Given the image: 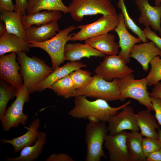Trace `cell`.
Instances as JSON below:
<instances>
[{
    "instance_id": "obj_1",
    "label": "cell",
    "mask_w": 161,
    "mask_h": 161,
    "mask_svg": "<svg viewBox=\"0 0 161 161\" xmlns=\"http://www.w3.org/2000/svg\"><path fill=\"white\" fill-rule=\"evenodd\" d=\"M74 97V106L68 112L69 115L77 119H86L89 116H93L98 118L101 122H108L112 117L131 102L129 101L121 106L114 107L111 106L107 101L102 99L91 101L83 95Z\"/></svg>"
},
{
    "instance_id": "obj_2",
    "label": "cell",
    "mask_w": 161,
    "mask_h": 161,
    "mask_svg": "<svg viewBox=\"0 0 161 161\" xmlns=\"http://www.w3.org/2000/svg\"><path fill=\"white\" fill-rule=\"evenodd\" d=\"M16 53L20 65L23 85L30 93L36 92L38 85L54 69L37 57H29L22 51Z\"/></svg>"
},
{
    "instance_id": "obj_3",
    "label": "cell",
    "mask_w": 161,
    "mask_h": 161,
    "mask_svg": "<svg viewBox=\"0 0 161 161\" xmlns=\"http://www.w3.org/2000/svg\"><path fill=\"white\" fill-rule=\"evenodd\" d=\"M77 27L72 25L64 29L59 30L52 38L42 42L27 41L30 48L37 47L46 51L51 60L52 67L54 70L59 66L65 60L64 56L65 48L67 42L71 41L73 33H69Z\"/></svg>"
},
{
    "instance_id": "obj_4",
    "label": "cell",
    "mask_w": 161,
    "mask_h": 161,
    "mask_svg": "<svg viewBox=\"0 0 161 161\" xmlns=\"http://www.w3.org/2000/svg\"><path fill=\"white\" fill-rule=\"evenodd\" d=\"M117 80L120 92L119 100L123 102L127 98H132L145 106L147 109L154 111L149 93L147 91L145 78L136 80L134 74L131 73Z\"/></svg>"
},
{
    "instance_id": "obj_5",
    "label": "cell",
    "mask_w": 161,
    "mask_h": 161,
    "mask_svg": "<svg viewBox=\"0 0 161 161\" xmlns=\"http://www.w3.org/2000/svg\"><path fill=\"white\" fill-rule=\"evenodd\" d=\"M79 95L102 99L107 101L119 100L120 92L117 79L109 81L95 74L93 76L92 80L88 85L75 89L73 97Z\"/></svg>"
},
{
    "instance_id": "obj_6",
    "label": "cell",
    "mask_w": 161,
    "mask_h": 161,
    "mask_svg": "<svg viewBox=\"0 0 161 161\" xmlns=\"http://www.w3.org/2000/svg\"><path fill=\"white\" fill-rule=\"evenodd\" d=\"M109 133L106 122H89L85 129V141L86 146V161H100L106 158L103 145L106 136Z\"/></svg>"
},
{
    "instance_id": "obj_7",
    "label": "cell",
    "mask_w": 161,
    "mask_h": 161,
    "mask_svg": "<svg viewBox=\"0 0 161 161\" xmlns=\"http://www.w3.org/2000/svg\"><path fill=\"white\" fill-rule=\"evenodd\" d=\"M68 7L72 18L78 22L82 21L86 16L117 14L115 7L109 0H72Z\"/></svg>"
},
{
    "instance_id": "obj_8",
    "label": "cell",
    "mask_w": 161,
    "mask_h": 161,
    "mask_svg": "<svg viewBox=\"0 0 161 161\" xmlns=\"http://www.w3.org/2000/svg\"><path fill=\"white\" fill-rule=\"evenodd\" d=\"M30 93L24 85L18 89L16 99L6 109L4 115L0 118L2 130L5 132L12 128L18 127L19 125H25L28 115L23 113L24 103L30 100Z\"/></svg>"
},
{
    "instance_id": "obj_9",
    "label": "cell",
    "mask_w": 161,
    "mask_h": 161,
    "mask_svg": "<svg viewBox=\"0 0 161 161\" xmlns=\"http://www.w3.org/2000/svg\"><path fill=\"white\" fill-rule=\"evenodd\" d=\"M119 23L117 14L114 15H103L95 21L80 25L77 28L80 30L73 33L71 41L85 40L93 37L107 33L114 30Z\"/></svg>"
},
{
    "instance_id": "obj_10",
    "label": "cell",
    "mask_w": 161,
    "mask_h": 161,
    "mask_svg": "<svg viewBox=\"0 0 161 161\" xmlns=\"http://www.w3.org/2000/svg\"><path fill=\"white\" fill-rule=\"evenodd\" d=\"M127 62L116 55L105 56L95 69L96 74L110 81L121 78L132 73L134 71L126 65Z\"/></svg>"
},
{
    "instance_id": "obj_11",
    "label": "cell",
    "mask_w": 161,
    "mask_h": 161,
    "mask_svg": "<svg viewBox=\"0 0 161 161\" xmlns=\"http://www.w3.org/2000/svg\"><path fill=\"white\" fill-rule=\"evenodd\" d=\"M127 105L108 121V134L114 136L126 130L138 131L140 129L133 109Z\"/></svg>"
},
{
    "instance_id": "obj_12",
    "label": "cell",
    "mask_w": 161,
    "mask_h": 161,
    "mask_svg": "<svg viewBox=\"0 0 161 161\" xmlns=\"http://www.w3.org/2000/svg\"><path fill=\"white\" fill-rule=\"evenodd\" d=\"M16 52L2 55L0 57V78L15 87L18 89L23 86L22 78L19 73L21 67L17 59Z\"/></svg>"
},
{
    "instance_id": "obj_13",
    "label": "cell",
    "mask_w": 161,
    "mask_h": 161,
    "mask_svg": "<svg viewBox=\"0 0 161 161\" xmlns=\"http://www.w3.org/2000/svg\"><path fill=\"white\" fill-rule=\"evenodd\" d=\"M149 1L135 0L140 13L138 22L145 27L150 26L154 31L159 32L161 37V4L153 6Z\"/></svg>"
},
{
    "instance_id": "obj_14",
    "label": "cell",
    "mask_w": 161,
    "mask_h": 161,
    "mask_svg": "<svg viewBox=\"0 0 161 161\" xmlns=\"http://www.w3.org/2000/svg\"><path fill=\"white\" fill-rule=\"evenodd\" d=\"M125 131L114 136L107 134L104 145L108 151L110 161H130L127 148Z\"/></svg>"
},
{
    "instance_id": "obj_15",
    "label": "cell",
    "mask_w": 161,
    "mask_h": 161,
    "mask_svg": "<svg viewBox=\"0 0 161 161\" xmlns=\"http://www.w3.org/2000/svg\"><path fill=\"white\" fill-rule=\"evenodd\" d=\"M119 24L114 30L119 38V44L121 50L118 52L120 56L127 63L130 62V52L133 46L141 41L131 35L126 27L122 13H119Z\"/></svg>"
},
{
    "instance_id": "obj_16",
    "label": "cell",
    "mask_w": 161,
    "mask_h": 161,
    "mask_svg": "<svg viewBox=\"0 0 161 161\" xmlns=\"http://www.w3.org/2000/svg\"><path fill=\"white\" fill-rule=\"evenodd\" d=\"M40 124L39 119H35L29 124L26 132L23 135L11 140L2 138L0 142L3 144L12 145L14 154L20 152L24 148L33 145L35 143L38 139V130Z\"/></svg>"
},
{
    "instance_id": "obj_17",
    "label": "cell",
    "mask_w": 161,
    "mask_h": 161,
    "mask_svg": "<svg viewBox=\"0 0 161 161\" xmlns=\"http://www.w3.org/2000/svg\"><path fill=\"white\" fill-rule=\"evenodd\" d=\"M157 56L161 57V50L152 41L135 44L131 49L130 54V57L139 62L145 72L148 70V65L151 61Z\"/></svg>"
},
{
    "instance_id": "obj_18",
    "label": "cell",
    "mask_w": 161,
    "mask_h": 161,
    "mask_svg": "<svg viewBox=\"0 0 161 161\" xmlns=\"http://www.w3.org/2000/svg\"><path fill=\"white\" fill-rule=\"evenodd\" d=\"M105 56V54L85 43H69L65 46V60L71 62L78 61L83 57L89 58L91 56L103 57Z\"/></svg>"
},
{
    "instance_id": "obj_19",
    "label": "cell",
    "mask_w": 161,
    "mask_h": 161,
    "mask_svg": "<svg viewBox=\"0 0 161 161\" xmlns=\"http://www.w3.org/2000/svg\"><path fill=\"white\" fill-rule=\"evenodd\" d=\"M86 66V64L77 61L68 62L62 66L57 67L38 85L36 92H41L49 88L56 81L69 75L72 72Z\"/></svg>"
},
{
    "instance_id": "obj_20",
    "label": "cell",
    "mask_w": 161,
    "mask_h": 161,
    "mask_svg": "<svg viewBox=\"0 0 161 161\" xmlns=\"http://www.w3.org/2000/svg\"><path fill=\"white\" fill-rule=\"evenodd\" d=\"M25 30L27 41H33L38 42L52 38L59 30L57 21L40 26L32 25Z\"/></svg>"
},
{
    "instance_id": "obj_21",
    "label": "cell",
    "mask_w": 161,
    "mask_h": 161,
    "mask_svg": "<svg viewBox=\"0 0 161 161\" xmlns=\"http://www.w3.org/2000/svg\"><path fill=\"white\" fill-rule=\"evenodd\" d=\"M151 111L147 109L138 112L135 114L137 122L140 130V133L143 137L158 140L156 130L160 129V125Z\"/></svg>"
},
{
    "instance_id": "obj_22",
    "label": "cell",
    "mask_w": 161,
    "mask_h": 161,
    "mask_svg": "<svg viewBox=\"0 0 161 161\" xmlns=\"http://www.w3.org/2000/svg\"><path fill=\"white\" fill-rule=\"evenodd\" d=\"M47 140V134L44 131H38V139L33 145L27 146L21 151L18 156L16 157H5L7 161H34L42 153Z\"/></svg>"
},
{
    "instance_id": "obj_23",
    "label": "cell",
    "mask_w": 161,
    "mask_h": 161,
    "mask_svg": "<svg viewBox=\"0 0 161 161\" xmlns=\"http://www.w3.org/2000/svg\"><path fill=\"white\" fill-rule=\"evenodd\" d=\"M115 38L114 34L107 33L86 39L85 43L105 55H115L118 54L120 47Z\"/></svg>"
},
{
    "instance_id": "obj_24",
    "label": "cell",
    "mask_w": 161,
    "mask_h": 161,
    "mask_svg": "<svg viewBox=\"0 0 161 161\" xmlns=\"http://www.w3.org/2000/svg\"><path fill=\"white\" fill-rule=\"evenodd\" d=\"M30 14L22 16L21 20L25 30L31 26H40L60 19L62 14L59 11L43 10Z\"/></svg>"
},
{
    "instance_id": "obj_25",
    "label": "cell",
    "mask_w": 161,
    "mask_h": 161,
    "mask_svg": "<svg viewBox=\"0 0 161 161\" xmlns=\"http://www.w3.org/2000/svg\"><path fill=\"white\" fill-rule=\"evenodd\" d=\"M29 43L16 35L7 31L0 37V55L9 52H28Z\"/></svg>"
},
{
    "instance_id": "obj_26",
    "label": "cell",
    "mask_w": 161,
    "mask_h": 161,
    "mask_svg": "<svg viewBox=\"0 0 161 161\" xmlns=\"http://www.w3.org/2000/svg\"><path fill=\"white\" fill-rule=\"evenodd\" d=\"M23 16L19 11L0 10V19L5 24L7 32L14 34L26 41L25 30L21 17Z\"/></svg>"
},
{
    "instance_id": "obj_27",
    "label": "cell",
    "mask_w": 161,
    "mask_h": 161,
    "mask_svg": "<svg viewBox=\"0 0 161 161\" xmlns=\"http://www.w3.org/2000/svg\"><path fill=\"white\" fill-rule=\"evenodd\" d=\"M43 10L59 11L64 13H70L69 8L63 4L61 0H27V15Z\"/></svg>"
},
{
    "instance_id": "obj_28",
    "label": "cell",
    "mask_w": 161,
    "mask_h": 161,
    "mask_svg": "<svg viewBox=\"0 0 161 161\" xmlns=\"http://www.w3.org/2000/svg\"><path fill=\"white\" fill-rule=\"evenodd\" d=\"M142 137L138 131L127 132L126 145L130 161H146L142 149Z\"/></svg>"
},
{
    "instance_id": "obj_29",
    "label": "cell",
    "mask_w": 161,
    "mask_h": 161,
    "mask_svg": "<svg viewBox=\"0 0 161 161\" xmlns=\"http://www.w3.org/2000/svg\"><path fill=\"white\" fill-rule=\"evenodd\" d=\"M49 88L58 96L65 99L73 97L75 89L69 74L56 81Z\"/></svg>"
},
{
    "instance_id": "obj_30",
    "label": "cell",
    "mask_w": 161,
    "mask_h": 161,
    "mask_svg": "<svg viewBox=\"0 0 161 161\" xmlns=\"http://www.w3.org/2000/svg\"><path fill=\"white\" fill-rule=\"evenodd\" d=\"M18 89L9 83L1 80L0 81V118L4 115L10 100L17 95Z\"/></svg>"
},
{
    "instance_id": "obj_31",
    "label": "cell",
    "mask_w": 161,
    "mask_h": 161,
    "mask_svg": "<svg viewBox=\"0 0 161 161\" xmlns=\"http://www.w3.org/2000/svg\"><path fill=\"white\" fill-rule=\"evenodd\" d=\"M117 6L120 9L125 26L134 33L136 35L141 41L143 42H148V39L145 37L143 30L138 26L130 16L125 5L124 0H118Z\"/></svg>"
},
{
    "instance_id": "obj_32",
    "label": "cell",
    "mask_w": 161,
    "mask_h": 161,
    "mask_svg": "<svg viewBox=\"0 0 161 161\" xmlns=\"http://www.w3.org/2000/svg\"><path fill=\"white\" fill-rule=\"evenodd\" d=\"M151 69L145 77L147 85H154L161 80V59L158 56L154 57L150 61Z\"/></svg>"
},
{
    "instance_id": "obj_33",
    "label": "cell",
    "mask_w": 161,
    "mask_h": 161,
    "mask_svg": "<svg viewBox=\"0 0 161 161\" xmlns=\"http://www.w3.org/2000/svg\"><path fill=\"white\" fill-rule=\"evenodd\" d=\"M75 89L84 87L89 84L93 79L90 72L79 68L69 74Z\"/></svg>"
},
{
    "instance_id": "obj_34",
    "label": "cell",
    "mask_w": 161,
    "mask_h": 161,
    "mask_svg": "<svg viewBox=\"0 0 161 161\" xmlns=\"http://www.w3.org/2000/svg\"><path fill=\"white\" fill-rule=\"evenodd\" d=\"M142 146L143 152L146 157L150 153L161 148L157 140L146 137L143 138Z\"/></svg>"
},
{
    "instance_id": "obj_35",
    "label": "cell",
    "mask_w": 161,
    "mask_h": 161,
    "mask_svg": "<svg viewBox=\"0 0 161 161\" xmlns=\"http://www.w3.org/2000/svg\"><path fill=\"white\" fill-rule=\"evenodd\" d=\"M143 30L145 38L153 42L156 46L161 50V38L152 31L149 26L146 27Z\"/></svg>"
},
{
    "instance_id": "obj_36",
    "label": "cell",
    "mask_w": 161,
    "mask_h": 161,
    "mask_svg": "<svg viewBox=\"0 0 161 161\" xmlns=\"http://www.w3.org/2000/svg\"><path fill=\"white\" fill-rule=\"evenodd\" d=\"M154 111L155 116L158 124L161 126V99L150 96Z\"/></svg>"
},
{
    "instance_id": "obj_37",
    "label": "cell",
    "mask_w": 161,
    "mask_h": 161,
    "mask_svg": "<svg viewBox=\"0 0 161 161\" xmlns=\"http://www.w3.org/2000/svg\"><path fill=\"white\" fill-rule=\"evenodd\" d=\"M46 161H74V159L70 155L64 153H54L46 159Z\"/></svg>"
},
{
    "instance_id": "obj_38",
    "label": "cell",
    "mask_w": 161,
    "mask_h": 161,
    "mask_svg": "<svg viewBox=\"0 0 161 161\" xmlns=\"http://www.w3.org/2000/svg\"><path fill=\"white\" fill-rule=\"evenodd\" d=\"M15 11L20 12L23 16L26 15L27 0H15Z\"/></svg>"
},
{
    "instance_id": "obj_39",
    "label": "cell",
    "mask_w": 161,
    "mask_h": 161,
    "mask_svg": "<svg viewBox=\"0 0 161 161\" xmlns=\"http://www.w3.org/2000/svg\"><path fill=\"white\" fill-rule=\"evenodd\" d=\"M15 10L12 0H0V10L13 11Z\"/></svg>"
},
{
    "instance_id": "obj_40",
    "label": "cell",
    "mask_w": 161,
    "mask_h": 161,
    "mask_svg": "<svg viewBox=\"0 0 161 161\" xmlns=\"http://www.w3.org/2000/svg\"><path fill=\"white\" fill-rule=\"evenodd\" d=\"M147 161H161V148L154 151L146 156Z\"/></svg>"
},
{
    "instance_id": "obj_41",
    "label": "cell",
    "mask_w": 161,
    "mask_h": 161,
    "mask_svg": "<svg viewBox=\"0 0 161 161\" xmlns=\"http://www.w3.org/2000/svg\"><path fill=\"white\" fill-rule=\"evenodd\" d=\"M150 96L161 99V82H159L154 85L152 91L149 93Z\"/></svg>"
},
{
    "instance_id": "obj_42",
    "label": "cell",
    "mask_w": 161,
    "mask_h": 161,
    "mask_svg": "<svg viewBox=\"0 0 161 161\" xmlns=\"http://www.w3.org/2000/svg\"><path fill=\"white\" fill-rule=\"evenodd\" d=\"M7 31L6 26L5 24L2 21L0 22V37L2 35Z\"/></svg>"
},
{
    "instance_id": "obj_43",
    "label": "cell",
    "mask_w": 161,
    "mask_h": 161,
    "mask_svg": "<svg viewBox=\"0 0 161 161\" xmlns=\"http://www.w3.org/2000/svg\"><path fill=\"white\" fill-rule=\"evenodd\" d=\"M87 119L88 120L89 122L92 123H97L101 122L98 118L93 116H89L87 117Z\"/></svg>"
},
{
    "instance_id": "obj_44",
    "label": "cell",
    "mask_w": 161,
    "mask_h": 161,
    "mask_svg": "<svg viewBox=\"0 0 161 161\" xmlns=\"http://www.w3.org/2000/svg\"><path fill=\"white\" fill-rule=\"evenodd\" d=\"M157 132L158 134V138L157 141L160 146L161 148V130L160 129L158 130Z\"/></svg>"
},
{
    "instance_id": "obj_45",
    "label": "cell",
    "mask_w": 161,
    "mask_h": 161,
    "mask_svg": "<svg viewBox=\"0 0 161 161\" xmlns=\"http://www.w3.org/2000/svg\"><path fill=\"white\" fill-rule=\"evenodd\" d=\"M155 5H159L161 4V0H154Z\"/></svg>"
},
{
    "instance_id": "obj_46",
    "label": "cell",
    "mask_w": 161,
    "mask_h": 161,
    "mask_svg": "<svg viewBox=\"0 0 161 161\" xmlns=\"http://www.w3.org/2000/svg\"><path fill=\"white\" fill-rule=\"evenodd\" d=\"M109 0V1H112V0Z\"/></svg>"
}]
</instances>
